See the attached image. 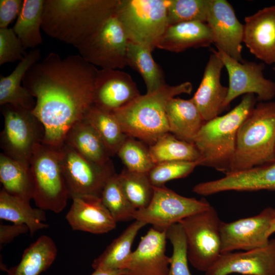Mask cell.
I'll return each instance as SVG.
<instances>
[{
  "label": "cell",
  "mask_w": 275,
  "mask_h": 275,
  "mask_svg": "<svg viewBox=\"0 0 275 275\" xmlns=\"http://www.w3.org/2000/svg\"><path fill=\"white\" fill-rule=\"evenodd\" d=\"M273 70H274V71L275 72V64H274V66L273 68Z\"/></svg>",
  "instance_id": "f6af8a7d"
},
{
  "label": "cell",
  "mask_w": 275,
  "mask_h": 275,
  "mask_svg": "<svg viewBox=\"0 0 275 275\" xmlns=\"http://www.w3.org/2000/svg\"><path fill=\"white\" fill-rule=\"evenodd\" d=\"M0 181L8 194L30 202L33 199L34 181L30 164L0 154Z\"/></svg>",
  "instance_id": "d4e9b609"
},
{
  "label": "cell",
  "mask_w": 275,
  "mask_h": 275,
  "mask_svg": "<svg viewBox=\"0 0 275 275\" xmlns=\"http://www.w3.org/2000/svg\"><path fill=\"white\" fill-rule=\"evenodd\" d=\"M208 6V0H170L168 25L194 21L206 23Z\"/></svg>",
  "instance_id": "8d00e7d4"
},
{
  "label": "cell",
  "mask_w": 275,
  "mask_h": 275,
  "mask_svg": "<svg viewBox=\"0 0 275 275\" xmlns=\"http://www.w3.org/2000/svg\"><path fill=\"white\" fill-rule=\"evenodd\" d=\"M57 248L52 239L41 235L23 252L20 262L5 270L7 275H39L53 263Z\"/></svg>",
  "instance_id": "83f0119b"
},
{
  "label": "cell",
  "mask_w": 275,
  "mask_h": 275,
  "mask_svg": "<svg viewBox=\"0 0 275 275\" xmlns=\"http://www.w3.org/2000/svg\"><path fill=\"white\" fill-rule=\"evenodd\" d=\"M166 232L167 239L173 246L168 275H191L188 265L186 237L181 224H175Z\"/></svg>",
  "instance_id": "74e56055"
},
{
  "label": "cell",
  "mask_w": 275,
  "mask_h": 275,
  "mask_svg": "<svg viewBox=\"0 0 275 275\" xmlns=\"http://www.w3.org/2000/svg\"><path fill=\"white\" fill-rule=\"evenodd\" d=\"M45 0H24L22 8L12 28L25 49H35L43 42L42 29Z\"/></svg>",
  "instance_id": "f546056e"
},
{
  "label": "cell",
  "mask_w": 275,
  "mask_h": 275,
  "mask_svg": "<svg viewBox=\"0 0 275 275\" xmlns=\"http://www.w3.org/2000/svg\"><path fill=\"white\" fill-rule=\"evenodd\" d=\"M257 101L254 94H245L231 111L204 124L193 142L202 157L200 166L212 168L225 175L230 172L238 128Z\"/></svg>",
  "instance_id": "277c9868"
},
{
  "label": "cell",
  "mask_w": 275,
  "mask_h": 275,
  "mask_svg": "<svg viewBox=\"0 0 275 275\" xmlns=\"http://www.w3.org/2000/svg\"><path fill=\"white\" fill-rule=\"evenodd\" d=\"M200 164L199 161H163L155 164L147 174L153 186H163L169 181L187 176Z\"/></svg>",
  "instance_id": "f35d334b"
},
{
  "label": "cell",
  "mask_w": 275,
  "mask_h": 275,
  "mask_svg": "<svg viewBox=\"0 0 275 275\" xmlns=\"http://www.w3.org/2000/svg\"><path fill=\"white\" fill-rule=\"evenodd\" d=\"M243 42L263 63L275 64V5L244 18Z\"/></svg>",
  "instance_id": "d6986e66"
},
{
  "label": "cell",
  "mask_w": 275,
  "mask_h": 275,
  "mask_svg": "<svg viewBox=\"0 0 275 275\" xmlns=\"http://www.w3.org/2000/svg\"><path fill=\"white\" fill-rule=\"evenodd\" d=\"M96 129L103 141L110 156L117 152L127 138L113 113L103 111L93 104L84 118Z\"/></svg>",
  "instance_id": "1f68e13d"
},
{
  "label": "cell",
  "mask_w": 275,
  "mask_h": 275,
  "mask_svg": "<svg viewBox=\"0 0 275 275\" xmlns=\"http://www.w3.org/2000/svg\"><path fill=\"white\" fill-rule=\"evenodd\" d=\"M29 231L28 227L24 224H0V245L8 244L20 235Z\"/></svg>",
  "instance_id": "b9f144b4"
},
{
  "label": "cell",
  "mask_w": 275,
  "mask_h": 275,
  "mask_svg": "<svg viewBox=\"0 0 275 275\" xmlns=\"http://www.w3.org/2000/svg\"><path fill=\"white\" fill-rule=\"evenodd\" d=\"M274 162L275 101L259 102L238 128L229 173Z\"/></svg>",
  "instance_id": "5b68a950"
},
{
  "label": "cell",
  "mask_w": 275,
  "mask_h": 275,
  "mask_svg": "<svg viewBox=\"0 0 275 275\" xmlns=\"http://www.w3.org/2000/svg\"><path fill=\"white\" fill-rule=\"evenodd\" d=\"M119 0H45L42 30L75 48L114 13Z\"/></svg>",
  "instance_id": "7a4b0ae2"
},
{
  "label": "cell",
  "mask_w": 275,
  "mask_h": 275,
  "mask_svg": "<svg viewBox=\"0 0 275 275\" xmlns=\"http://www.w3.org/2000/svg\"><path fill=\"white\" fill-rule=\"evenodd\" d=\"M170 0H119L115 14L129 41L153 51L168 28Z\"/></svg>",
  "instance_id": "8992f818"
},
{
  "label": "cell",
  "mask_w": 275,
  "mask_h": 275,
  "mask_svg": "<svg viewBox=\"0 0 275 275\" xmlns=\"http://www.w3.org/2000/svg\"><path fill=\"white\" fill-rule=\"evenodd\" d=\"M205 275H275V238L263 247L221 254Z\"/></svg>",
  "instance_id": "2e32d148"
},
{
  "label": "cell",
  "mask_w": 275,
  "mask_h": 275,
  "mask_svg": "<svg viewBox=\"0 0 275 275\" xmlns=\"http://www.w3.org/2000/svg\"><path fill=\"white\" fill-rule=\"evenodd\" d=\"M221 222L211 205L179 222L186 237L188 262L199 271L205 272L221 255Z\"/></svg>",
  "instance_id": "9c48e42d"
},
{
  "label": "cell",
  "mask_w": 275,
  "mask_h": 275,
  "mask_svg": "<svg viewBox=\"0 0 275 275\" xmlns=\"http://www.w3.org/2000/svg\"><path fill=\"white\" fill-rule=\"evenodd\" d=\"M166 113L169 132L180 140L193 144L206 121L192 99L172 98L167 104Z\"/></svg>",
  "instance_id": "cb8c5ba5"
},
{
  "label": "cell",
  "mask_w": 275,
  "mask_h": 275,
  "mask_svg": "<svg viewBox=\"0 0 275 275\" xmlns=\"http://www.w3.org/2000/svg\"><path fill=\"white\" fill-rule=\"evenodd\" d=\"M149 148L155 164L173 160L201 162V155L194 144L180 140L170 132L162 135Z\"/></svg>",
  "instance_id": "d6a6232c"
},
{
  "label": "cell",
  "mask_w": 275,
  "mask_h": 275,
  "mask_svg": "<svg viewBox=\"0 0 275 275\" xmlns=\"http://www.w3.org/2000/svg\"><path fill=\"white\" fill-rule=\"evenodd\" d=\"M122 189L136 210L146 208L153 195V186L148 174L131 171L126 168L118 174Z\"/></svg>",
  "instance_id": "836d02e7"
},
{
  "label": "cell",
  "mask_w": 275,
  "mask_h": 275,
  "mask_svg": "<svg viewBox=\"0 0 275 275\" xmlns=\"http://www.w3.org/2000/svg\"><path fill=\"white\" fill-rule=\"evenodd\" d=\"M145 143L127 136L119 149L117 154L125 168L139 173L147 174L154 167L149 147Z\"/></svg>",
  "instance_id": "d590c367"
},
{
  "label": "cell",
  "mask_w": 275,
  "mask_h": 275,
  "mask_svg": "<svg viewBox=\"0 0 275 275\" xmlns=\"http://www.w3.org/2000/svg\"><path fill=\"white\" fill-rule=\"evenodd\" d=\"M23 1H0V29L8 28L9 25L17 18L22 8Z\"/></svg>",
  "instance_id": "60d3db41"
},
{
  "label": "cell",
  "mask_w": 275,
  "mask_h": 275,
  "mask_svg": "<svg viewBox=\"0 0 275 275\" xmlns=\"http://www.w3.org/2000/svg\"><path fill=\"white\" fill-rule=\"evenodd\" d=\"M153 189L149 204L146 208L136 210L134 219L152 225L153 228L160 231H165L183 218L211 206L204 199L185 197L165 186H153Z\"/></svg>",
  "instance_id": "7c38bea8"
},
{
  "label": "cell",
  "mask_w": 275,
  "mask_h": 275,
  "mask_svg": "<svg viewBox=\"0 0 275 275\" xmlns=\"http://www.w3.org/2000/svg\"><path fill=\"white\" fill-rule=\"evenodd\" d=\"M192 90L189 81L175 86L166 84L155 91L140 95L113 114L127 136L151 145L169 132L166 113L168 102L181 94H189Z\"/></svg>",
  "instance_id": "3957f363"
},
{
  "label": "cell",
  "mask_w": 275,
  "mask_h": 275,
  "mask_svg": "<svg viewBox=\"0 0 275 275\" xmlns=\"http://www.w3.org/2000/svg\"><path fill=\"white\" fill-rule=\"evenodd\" d=\"M275 208L268 207L258 214L232 222H221V254L235 251H249L266 246Z\"/></svg>",
  "instance_id": "5bb4252c"
},
{
  "label": "cell",
  "mask_w": 275,
  "mask_h": 275,
  "mask_svg": "<svg viewBox=\"0 0 275 275\" xmlns=\"http://www.w3.org/2000/svg\"><path fill=\"white\" fill-rule=\"evenodd\" d=\"M212 43V34L208 24L194 21L168 26L156 48L178 53L190 48L209 47Z\"/></svg>",
  "instance_id": "7402d4cb"
},
{
  "label": "cell",
  "mask_w": 275,
  "mask_h": 275,
  "mask_svg": "<svg viewBox=\"0 0 275 275\" xmlns=\"http://www.w3.org/2000/svg\"><path fill=\"white\" fill-rule=\"evenodd\" d=\"M140 95L136 83L127 73L117 69H98L94 81L93 101L99 108L113 113Z\"/></svg>",
  "instance_id": "e0dca14e"
},
{
  "label": "cell",
  "mask_w": 275,
  "mask_h": 275,
  "mask_svg": "<svg viewBox=\"0 0 275 275\" xmlns=\"http://www.w3.org/2000/svg\"><path fill=\"white\" fill-rule=\"evenodd\" d=\"M165 231L150 229L132 252L125 275H168L171 258L166 254Z\"/></svg>",
  "instance_id": "ac0fdd59"
},
{
  "label": "cell",
  "mask_w": 275,
  "mask_h": 275,
  "mask_svg": "<svg viewBox=\"0 0 275 275\" xmlns=\"http://www.w3.org/2000/svg\"><path fill=\"white\" fill-rule=\"evenodd\" d=\"M224 67L220 58L211 51L199 87L191 98L206 122L219 116L226 108L228 87L221 82Z\"/></svg>",
  "instance_id": "ffe728a7"
},
{
  "label": "cell",
  "mask_w": 275,
  "mask_h": 275,
  "mask_svg": "<svg viewBox=\"0 0 275 275\" xmlns=\"http://www.w3.org/2000/svg\"><path fill=\"white\" fill-rule=\"evenodd\" d=\"M146 224L135 220L93 261L95 269H126L129 265L132 244L140 230Z\"/></svg>",
  "instance_id": "4316f807"
},
{
  "label": "cell",
  "mask_w": 275,
  "mask_h": 275,
  "mask_svg": "<svg viewBox=\"0 0 275 275\" xmlns=\"http://www.w3.org/2000/svg\"><path fill=\"white\" fill-rule=\"evenodd\" d=\"M274 233H275V218L272 220L268 230V235L269 237Z\"/></svg>",
  "instance_id": "ee69618b"
},
{
  "label": "cell",
  "mask_w": 275,
  "mask_h": 275,
  "mask_svg": "<svg viewBox=\"0 0 275 275\" xmlns=\"http://www.w3.org/2000/svg\"><path fill=\"white\" fill-rule=\"evenodd\" d=\"M30 167L35 186L33 199L36 205L44 211L61 212L66 207L69 196L62 169L60 148L39 144Z\"/></svg>",
  "instance_id": "52a82bcc"
},
{
  "label": "cell",
  "mask_w": 275,
  "mask_h": 275,
  "mask_svg": "<svg viewBox=\"0 0 275 275\" xmlns=\"http://www.w3.org/2000/svg\"><path fill=\"white\" fill-rule=\"evenodd\" d=\"M95 66L79 54L62 59L50 52L34 64L23 86L36 98L33 114L43 125L42 143L60 148L69 130L94 104Z\"/></svg>",
  "instance_id": "6da1fadb"
},
{
  "label": "cell",
  "mask_w": 275,
  "mask_h": 275,
  "mask_svg": "<svg viewBox=\"0 0 275 275\" xmlns=\"http://www.w3.org/2000/svg\"><path fill=\"white\" fill-rule=\"evenodd\" d=\"M72 200L66 218L73 230L100 234L115 228L117 223L100 198L80 197Z\"/></svg>",
  "instance_id": "44dd1931"
},
{
  "label": "cell",
  "mask_w": 275,
  "mask_h": 275,
  "mask_svg": "<svg viewBox=\"0 0 275 275\" xmlns=\"http://www.w3.org/2000/svg\"><path fill=\"white\" fill-rule=\"evenodd\" d=\"M126 269L106 270L95 269L91 275H125Z\"/></svg>",
  "instance_id": "7bdbcfd3"
},
{
  "label": "cell",
  "mask_w": 275,
  "mask_h": 275,
  "mask_svg": "<svg viewBox=\"0 0 275 275\" xmlns=\"http://www.w3.org/2000/svg\"><path fill=\"white\" fill-rule=\"evenodd\" d=\"M128 42L124 28L114 13L76 48L80 56L95 66L101 69H122L127 66Z\"/></svg>",
  "instance_id": "8fae6325"
},
{
  "label": "cell",
  "mask_w": 275,
  "mask_h": 275,
  "mask_svg": "<svg viewBox=\"0 0 275 275\" xmlns=\"http://www.w3.org/2000/svg\"><path fill=\"white\" fill-rule=\"evenodd\" d=\"M4 126L1 133L3 153L30 164L36 147L43 142V125L32 111L10 104L1 105Z\"/></svg>",
  "instance_id": "ba28073f"
},
{
  "label": "cell",
  "mask_w": 275,
  "mask_h": 275,
  "mask_svg": "<svg viewBox=\"0 0 275 275\" xmlns=\"http://www.w3.org/2000/svg\"><path fill=\"white\" fill-rule=\"evenodd\" d=\"M0 218L26 225L32 236L38 230L48 227L43 223L46 221L44 210L32 208L30 202L10 195L3 188L0 191Z\"/></svg>",
  "instance_id": "f1b7e54d"
},
{
  "label": "cell",
  "mask_w": 275,
  "mask_h": 275,
  "mask_svg": "<svg viewBox=\"0 0 275 275\" xmlns=\"http://www.w3.org/2000/svg\"><path fill=\"white\" fill-rule=\"evenodd\" d=\"M210 50L220 58L228 74L229 86L225 103L226 108L235 98L243 94H256L257 100L260 102L269 101L274 97L275 82L264 76L263 63L240 62L219 49Z\"/></svg>",
  "instance_id": "4fadbf2b"
},
{
  "label": "cell",
  "mask_w": 275,
  "mask_h": 275,
  "mask_svg": "<svg viewBox=\"0 0 275 275\" xmlns=\"http://www.w3.org/2000/svg\"><path fill=\"white\" fill-rule=\"evenodd\" d=\"M60 152L69 198H100L105 185L116 174L112 161L104 164L96 163L65 143Z\"/></svg>",
  "instance_id": "30bf717a"
},
{
  "label": "cell",
  "mask_w": 275,
  "mask_h": 275,
  "mask_svg": "<svg viewBox=\"0 0 275 275\" xmlns=\"http://www.w3.org/2000/svg\"><path fill=\"white\" fill-rule=\"evenodd\" d=\"M21 41L12 28L0 29V66L22 60L25 53Z\"/></svg>",
  "instance_id": "ab89813d"
},
{
  "label": "cell",
  "mask_w": 275,
  "mask_h": 275,
  "mask_svg": "<svg viewBox=\"0 0 275 275\" xmlns=\"http://www.w3.org/2000/svg\"><path fill=\"white\" fill-rule=\"evenodd\" d=\"M64 143L96 163L104 164L111 161L103 141L93 126L85 119L76 123L69 130Z\"/></svg>",
  "instance_id": "484cf974"
},
{
  "label": "cell",
  "mask_w": 275,
  "mask_h": 275,
  "mask_svg": "<svg viewBox=\"0 0 275 275\" xmlns=\"http://www.w3.org/2000/svg\"><path fill=\"white\" fill-rule=\"evenodd\" d=\"M152 51L147 47L128 42L126 54L127 66L142 76L147 93L155 91L167 84L162 69L154 60Z\"/></svg>",
  "instance_id": "4dcf8cb0"
},
{
  "label": "cell",
  "mask_w": 275,
  "mask_h": 275,
  "mask_svg": "<svg viewBox=\"0 0 275 275\" xmlns=\"http://www.w3.org/2000/svg\"><path fill=\"white\" fill-rule=\"evenodd\" d=\"M206 23L217 49L242 62L244 25L238 20L231 4L226 0H208Z\"/></svg>",
  "instance_id": "9a60e30c"
},
{
  "label": "cell",
  "mask_w": 275,
  "mask_h": 275,
  "mask_svg": "<svg viewBox=\"0 0 275 275\" xmlns=\"http://www.w3.org/2000/svg\"><path fill=\"white\" fill-rule=\"evenodd\" d=\"M38 48L32 49L26 54L12 72L5 76L0 75V105L10 104L32 111L36 105L34 97L23 86V79L27 71L40 61Z\"/></svg>",
  "instance_id": "603a6c76"
},
{
  "label": "cell",
  "mask_w": 275,
  "mask_h": 275,
  "mask_svg": "<svg viewBox=\"0 0 275 275\" xmlns=\"http://www.w3.org/2000/svg\"><path fill=\"white\" fill-rule=\"evenodd\" d=\"M101 201L116 223L134 219L136 208L128 200L115 174L105 185Z\"/></svg>",
  "instance_id": "e575fe53"
}]
</instances>
